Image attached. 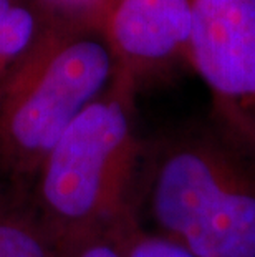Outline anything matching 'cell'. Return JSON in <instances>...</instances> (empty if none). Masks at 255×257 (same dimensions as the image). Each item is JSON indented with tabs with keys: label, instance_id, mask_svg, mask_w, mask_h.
I'll list each match as a JSON object with an SVG mask.
<instances>
[{
	"label": "cell",
	"instance_id": "1",
	"mask_svg": "<svg viewBox=\"0 0 255 257\" xmlns=\"http://www.w3.org/2000/svg\"><path fill=\"white\" fill-rule=\"evenodd\" d=\"M134 212L196 257H255V156L214 123L144 148Z\"/></svg>",
	"mask_w": 255,
	"mask_h": 257
},
{
	"label": "cell",
	"instance_id": "2",
	"mask_svg": "<svg viewBox=\"0 0 255 257\" xmlns=\"http://www.w3.org/2000/svg\"><path fill=\"white\" fill-rule=\"evenodd\" d=\"M138 90L121 75L57 141L34 181V209L62 247L134 209L146 145L134 123Z\"/></svg>",
	"mask_w": 255,
	"mask_h": 257
},
{
	"label": "cell",
	"instance_id": "3",
	"mask_svg": "<svg viewBox=\"0 0 255 257\" xmlns=\"http://www.w3.org/2000/svg\"><path fill=\"white\" fill-rule=\"evenodd\" d=\"M113 76L105 37L50 25L0 91V169L34 184L48 153Z\"/></svg>",
	"mask_w": 255,
	"mask_h": 257
},
{
	"label": "cell",
	"instance_id": "4",
	"mask_svg": "<svg viewBox=\"0 0 255 257\" xmlns=\"http://www.w3.org/2000/svg\"><path fill=\"white\" fill-rule=\"evenodd\" d=\"M192 67L214 123L255 156V0H189Z\"/></svg>",
	"mask_w": 255,
	"mask_h": 257
},
{
	"label": "cell",
	"instance_id": "5",
	"mask_svg": "<svg viewBox=\"0 0 255 257\" xmlns=\"http://www.w3.org/2000/svg\"><path fill=\"white\" fill-rule=\"evenodd\" d=\"M192 14L189 0H115L103 37L115 73L139 90L189 65Z\"/></svg>",
	"mask_w": 255,
	"mask_h": 257
},
{
	"label": "cell",
	"instance_id": "6",
	"mask_svg": "<svg viewBox=\"0 0 255 257\" xmlns=\"http://www.w3.org/2000/svg\"><path fill=\"white\" fill-rule=\"evenodd\" d=\"M50 29L29 0H0V91Z\"/></svg>",
	"mask_w": 255,
	"mask_h": 257
},
{
	"label": "cell",
	"instance_id": "7",
	"mask_svg": "<svg viewBox=\"0 0 255 257\" xmlns=\"http://www.w3.org/2000/svg\"><path fill=\"white\" fill-rule=\"evenodd\" d=\"M0 257H62L34 206L4 204L0 209Z\"/></svg>",
	"mask_w": 255,
	"mask_h": 257
},
{
	"label": "cell",
	"instance_id": "8",
	"mask_svg": "<svg viewBox=\"0 0 255 257\" xmlns=\"http://www.w3.org/2000/svg\"><path fill=\"white\" fill-rule=\"evenodd\" d=\"M108 229L123 257H196L181 244L146 227L134 209L123 214Z\"/></svg>",
	"mask_w": 255,
	"mask_h": 257
},
{
	"label": "cell",
	"instance_id": "9",
	"mask_svg": "<svg viewBox=\"0 0 255 257\" xmlns=\"http://www.w3.org/2000/svg\"><path fill=\"white\" fill-rule=\"evenodd\" d=\"M50 25L103 35L115 0H29Z\"/></svg>",
	"mask_w": 255,
	"mask_h": 257
},
{
	"label": "cell",
	"instance_id": "10",
	"mask_svg": "<svg viewBox=\"0 0 255 257\" xmlns=\"http://www.w3.org/2000/svg\"><path fill=\"white\" fill-rule=\"evenodd\" d=\"M62 257H123V252L106 227L63 244Z\"/></svg>",
	"mask_w": 255,
	"mask_h": 257
},
{
	"label": "cell",
	"instance_id": "11",
	"mask_svg": "<svg viewBox=\"0 0 255 257\" xmlns=\"http://www.w3.org/2000/svg\"><path fill=\"white\" fill-rule=\"evenodd\" d=\"M2 206H4V201H2V199H0V209H2Z\"/></svg>",
	"mask_w": 255,
	"mask_h": 257
}]
</instances>
